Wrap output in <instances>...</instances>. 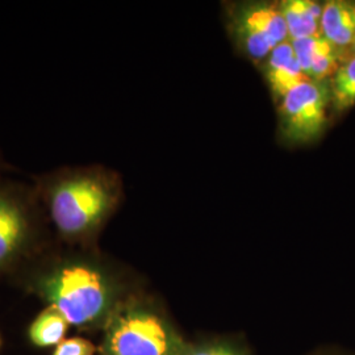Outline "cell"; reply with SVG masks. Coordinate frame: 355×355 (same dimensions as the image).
<instances>
[{
    "label": "cell",
    "instance_id": "7c38bea8",
    "mask_svg": "<svg viewBox=\"0 0 355 355\" xmlns=\"http://www.w3.org/2000/svg\"><path fill=\"white\" fill-rule=\"evenodd\" d=\"M330 105L336 114L355 107V55L346 58L329 79Z\"/></svg>",
    "mask_w": 355,
    "mask_h": 355
},
{
    "label": "cell",
    "instance_id": "e0dca14e",
    "mask_svg": "<svg viewBox=\"0 0 355 355\" xmlns=\"http://www.w3.org/2000/svg\"><path fill=\"white\" fill-rule=\"evenodd\" d=\"M352 53H353V54H354V55H355V42H354V45H353V48H352Z\"/></svg>",
    "mask_w": 355,
    "mask_h": 355
},
{
    "label": "cell",
    "instance_id": "ba28073f",
    "mask_svg": "<svg viewBox=\"0 0 355 355\" xmlns=\"http://www.w3.org/2000/svg\"><path fill=\"white\" fill-rule=\"evenodd\" d=\"M263 62L267 85L278 103L291 89L309 80L300 67L290 40L277 46Z\"/></svg>",
    "mask_w": 355,
    "mask_h": 355
},
{
    "label": "cell",
    "instance_id": "30bf717a",
    "mask_svg": "<svg viewBox=\"0 0 355 355\" xmlns=\"http://www.w3.org/2000/svg\"><path fill=\"white\" fill-rule=\"evenodd\" d=\"M290 41L321 35L322 4L312 0H286L279 3Z\"/></svg>",
    "mask_w": 355,
    "mask_h": 355
},
{
    "label": "cell",
    "instance_id": "8992f818",
    "mask_svg": "<svg viewBox=\"0 0 355 355\" xmlns=\"http://www.w3.org/2000/svg\"><path fill=\"white\" fill-rule=\"evenodd\" d=\"M230 19L239 45L254 61H265L277 46L290 40L279 4H240Z\"/></svg>",
    "mask_w": 355,
    "mask_h": 355
},
{
    "label": "cell",
    "instance_id": "8fae6325",
    "mask_svg": "<svg viewBox=\"0 0 355 355\" xmlns=\"http://www.w3.org/2000/svg\"><path fill=\"white\" fill-rule=\"evenodd\" d=\"M71 325L67 318L53 306H42L26 328L28 343L37 349L55 347L66 340Z\"/></svg>",
    "mask_w": 355,
    "mask_h": 355
},
{
    "label": "cell",
    "instance_id": "ac0fdd59",
    "mask_svg": "<svg viewBox=\"0 0 355 355\" xmlns=\"http://www.w3.org/2000/svg\"><path fill=\"white\" fill-rule=\"evenodd\" d=\"M1 345H3V340H1V334H0V349H1Z\"/></svg>",
    "mask_w": 355,
    "mask_h": 355
},
{
    "label": "cell",
    "instance_id": "5b68a950",
    "mask_svg": "<svg viewBox=\"0 0 355 355\" xmlns=\"http://www.w3.org/2000/svg\"><path fill=\"white\" fill-rule=\"evenodd\" d=\"M329 80H308L291 89L279 102L280 133L288 144L318 140L328 124Z\"/></svg>",
    "mask_w": 355,
    "mask_h": 355
},
{
    "label": "cell",
    "instance_id": "9c48e42d",
    "mask_svg": "<svg viewBox=\"0 0 355 355\" xmlns=\"http://www.w3.org/2000/svg\"><path fill=\"white\" fill-rule=\"evenodd\" d=\"M321 35L338 51H352L355 42V0H330L324 4Z\"/></svg>",
    "mask_w": 355,
    "mask_h": 355
},
{
    "label": "cell",
    "instance_id": "52a82bcc",
    "mask_svg": "<svg viewBox=\"0 0 355 355\" xmlns=\"http://www.w3.org/2000/svg\"><path fill=\"white\" fill-rule=\"evenodd\" d=\"M295 55L309 80L330 79L345 60V53L333 46L322 35L291 41Z\"/></svg>",
    "mask_w": 355,
    "mask_h": 355
},
{
    "label": "cell",
    "instance_id": "2e32d148",
    "mask_svg": "<svg viewBox=\"0 0 355 355\" xmlns=\"http://www.w3.org/2000/svg\"><path fill=\"white\" fill-rule=\"evenodd\" d=\"M306 355H333V354H329V353H327V352H320V350H318V352H313V353H309V354H306Z\"/></svg>",
    "mask_w": 355,
    "mask_h": 355
},
{
    "label": "cell",
    "instance_id": "5bb4252c",
    "mask_svg": "<svg viewBox=\"0 0 355 355\" xmlns=\"http://www.w3.org/2000/svg\"><path fill=\"white\" fill-rule=\"evenodd\" d=\"M98 346L89 338L76 336L66 338L53 349L51 355H96Z\"/></svg>",
    "mask_w": 355,
    "mask_h": 355
},
{
    "label": "cell",
    "instance_id": "4fadbf2b",
    "mask_svg": "<svg viewBox=\"0 0 355 355\" xmlns=\"http://www.w3.org/2000/svg\"><path fill=\"white\" fill-rule=\"evenodd\" d=\"M180 355H253L242 343L228 337H204L187 341Z\"/></svg>",
    "mask_w": 355,
    "mask_h": 355
},
{
    "label": "cell",
    "instance_id": "9a60e30c",
    "mask_svg": "<svg viewBox=\"0 0 355 355\" xmlns=\"http://www.w3.org/2000/svg\"><path fill=\"white\" fill-rule=\"evenodd\" d=\"M7 170V162L4 161V158H3V155H1V153H0V178L6 177L4 175V171Z\"/></svg>",
    "mask_w": 355,
    "mask_h": 355
},
{
    "label": "cell",
    "instance_id": "6da1fadb",
    "mask_svg": "<svg viewBox=\"0 0 355 355\" xmlns=\"http://www.w3.org/2000/svg\"><path fill=\"white\" fill-rule=\"evenodd\" d=\"M10 283L44 306L55 308L71 327L86 333L102 331L114 311L144 290L127 268L98 248L69 246L57 240Z\"/></svg>",
    "mask_w": 355,
    "mask_h": 355
},
{
    "label": "cell",
    "instance_id": "3957f363",
    "mask_svg": "<svg viewBox=\"0 0 355 355\" xmlns=\"http://www.w3.org/2000/svg\"><path fill=\"white\" fill-rule=\"evenodd\" d=\"M55 241L33 184L0 178V283Z\"/></svg>",
    "mask_w": 355,
    "mask_h": 355
},
{
    "label": "cell",
    "instance_id": "7a4b0ae2",
    "mask_svg": "<svg viewBox=\"0 0 355 355\" xmlns=\"http://www.w3.org/2000/svg\"><path fill=\"white\" fill-rule=\"evenodd\" d=\"M55 240L98 248L104 225L120 203V182L101 166H60L32 177Z\"/></svg>",
    "mask_w": 355,
    "mask_h": 355
},
{
    "label": "cell",
    "instance_id": "277c9868",
    "mask_svg": "<svg viewBox=\"0 0 355 355\" xmlns=\"http://www.w3.org/2000/svg\"><path fill=\"white\" fill-rule=\"evenodd\" d=\"M186 343L162 304L141 290L108 320L98 355H180Z\"/></svg>",
    "mask_w": 355,
    "mask_h": 355
}]
</instances>
